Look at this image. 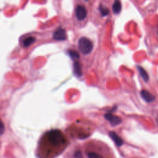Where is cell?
Returning a JSON list of instances; mask_svg holds the SVG:
<instances>
[{
    "instance_id": "1",
    "label": "cell",
    "mask_w": 158,
    "mask_h": 158,
    "mask_svg": "<svg viewBox=\"0 0 158 158\" xmlns=\"http://www.w3.org/2000/svg\"><path fill=\"white\" fill-rule=\"evenodd\" d=\"M67 144V139L59 130H51L46 132L40 142V149L45 157H53L60 153Z\"/></svg>"
},
{
    "instance_id": "2",
    "label": "cell",
    "mask_w": 158,
    "mask_h": 158,
    "mask_svg": "<svg viewBox=\"0 0 158 158\" xmlns=\"http://www.w3.org/2000/svg\"><path fill=\"white\" fill-rule=\"evenodd\" d=\"M85 149L88 158H114L112 150L100 141H91L86 143Z\"/></svg>"
},
{
    "instance_id": "3",
    "label": "cell",
    "mask_w": 158,
    "mask_h": 158,
    "mask_svg": "<svg viewBox=\"0 0 158 158\" xmlns=\"http://www.w3.org/2000/svg\"><path fill=\"white\" fill-rule=\"evenodd\" d=\"M78 46L80 51L83 54H89L93 49V43L91 41L86 37H81L78 40Z\"/></svg>"
},
{
    "instance_id": "4",
    "label": "cell",
    "mask_w": 158,
    "mask_h": 158,
    "mask_svg": "<svg viewBox=\"0 0 158 158\" xmlns=\"http://www.w3.org/2000/svg\"><path fill=\"white\" fill-rule=\"evenodd\" d=\"M75 14L77 20H83L86 18L87 15L86 9L83 5H78L75 8Z\"/></svg>"
},
{
    "instance_id": "5",
    "label": "cell",
    "mask_w": 158,
    "mask_h": 158,
    "mask_svg": "<svg viewBox=\"0 0 158 158\" xmlns=\"http://www.w3.org/2000/svg\"><path fill=\"white\" fill-rule=\"evenodd\" d=\"M53 38L58 41L65 40L67 39V35L65 30L62 28H57L53 34Z\"/></svg>"
},
{
    "instance_id": "6",
    "label": "cell",
    "mask_w": 158,
    "mask_h": 158,
    "mask_svg": "<svg viewBox=\"0 0 158 158\" xmlns=\"http://www.w3.org/2000/svg\"><path fill=\"white\" fill-rule=\"evenodd\" d=\"M105 117L112 125H118L122 121L120 118L117 116L114 115L112 114H106L105 115Z\"/></svg>"
},
{
    "instance_id": "7",
    "label": "cell",
    "mask_w": 158,
    "mask_h": 158,
    "mask_svg": "<svg viewBox=\"0 0 158 158\" xmlns=\"http://www.w3.org/2000/svg\"><path fill=\"white\" fill-rule=\"evenodd\" d=\"M140 94L142 98L147 102H151L155 100V96L146 90H141Z\"/></svg>"
},
{
    "instance_id": "8",
    "label": "cell",
    "mask_w": 158,
    "mask_h": 158,
    "mask_svg": "<svg viewBox=\"0 0 158 158\" xmlns=\"http://www.w3.org/2000/svg\"><path fill=\"white\" fill-rule=\"evenodd\" d=\"M109 136H110V138H112V139L114 140L115 143L118 146H120L121 145H122V144H123L122 139L115 132L110 131L109 132Z\"/></svg>"
},
{
    "instance_id": "9",
    "label": "cell",
    "mask_w": 158,
    "mask_h": 158,
    "mask_svg": "<svg viewBox=\"0 0 158 158\" xmlns=\"http://www.w3.org/2000/svg\"><path fill=\"white\" fill-rule=\"evenodd\" d=\"M35 41V38L33 36H28L22 41V45L24 47H28L33 43Z\"/></svg>"
},
{
    "instance_id": "10",
    "label": "cell",
    "mask_w": 158,
    "mask_h": 158,
    "mask_svg": "<svg viewBox=\"0 0 158 158\" xmlns=\"http://www.w3.org/2000/svg\"><path fill=\"white\" fill-rule=\"evenodd\" d=\"M137 68H138V72H139L141 77L144 80V81H148L149 80V76H148L147 72H146V70L141 66H137Z\"/></svg>"
},
{
    "instance_id": "11",
    "label": "cell",
    "mask_w": 158,
    "mask_h": 158,
    "mask_svg": "<svg viewBox=\"0 0 158 158\" xmlns=\"http://www.w3.org/2000/svg\"><path fill=\"white\" fill-rule=\"evenodd\" d=\"M73 72L78 77H79L81 75V65L78 61L75 62L73 64Z\"/></svg>"
},
{
    "instance_id": "12",
    "label": "cell",
    "mask_w": 158,
    "mask_h": 158,
    "mask_svg": "<svg viewBox=\"0 0 158 158\" xmlns=\"http://www.w3.org/2000/svg\"><path fill=\"white\" fill-rule=\"evenodd\" d=\"M121 8H122V6L120 1H115L112 6V11L114 12V13L115 14L120 13L121 10Z\"/></svg>"
},
{
    "instance_id": "13",
    "label": "cell",
    "mask_w": 158,
    "mask_h": 158,
    "mask_svg": "<svg viewBox=\"0 0 158 158\" xmlns=\"http://www.w3.org/2000/svg\"><path fill=\"white\" fill-rule=\"evenodd\" d=\"M99 10L101 12V14H102V15L103 16H106L107 15L109 14V10L107 8L102 6H99Z\"/></svg>"
},
{
    "instance_id": "14",
    "label": "cell",
    "mask_w": 158,
    "mask_h": 158,
    "mask_svg": "<svg viewBox=\"0 0 158 158\" xmlns=\"http://www.w3.org/2000/svg\"><path fill=\"white\" fill-rule=\"evenodd\" d=\"M69 54L70 55V57H72L73 59H78L80 57L78 53L77 52V51H75V50H69L68 51Z\"/></svg>"
},
{
    "instance_id": "15",
    "label": "cell",
    "mask_w": 158,
    "mask_h": 158,
    "mask_svg": "<svg viewBox=\"0 0 158 158\" xmlns=\"http://www.w3.org/2000/svg\"><path fill=\"white\" fill-rule=\"evenodd\" d=\"M73 158H84L81 151L80 149L75 150L73 153Z\"/></svg>"
},
{
    "instance_id": "16",
    "label": "cell",
    "mask_w": 158,
    "mask_h": 158,
    "mask_svg": "<svg viewBox=\"0 0 158 158\" xmlns=\"http://www.w3.org/2000/svg\"><path fill=\"white\" fill-rule=\"evenodd\" d=\"M4 131V125L3 122L0 120V135L2 134Z\"/></svg>"
}]
</instances>
